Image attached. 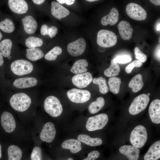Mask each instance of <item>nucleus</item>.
<instances>
[{
	"instance_id": "24",
	"label": "nucleus",
	"mask_w": 160,
	"mask_h": 160,
	"mask_svg": "<svg viewBox=\"0 0 160 160\" xmlns=\"http://www.w3.org/2000/svg\"><path fill=\"white\" fill-rule=\"evenodd\" d=\"M88 65V63L86 60L79 59L75 62L70 71L72 73L76 74L85 73L87 71L86 67Z\"/></svg>"
},
{
	"instance_id": "5",
	"label": "nucleus",
	"mask_w": 160,
	"mask_h": 160,
	"mask_svg": "<svg viewBox=\"0 0 160 160\" xmlns=\"http://www.w3.org/2000/svg\"><path fill=\"white\" fill-rule=\"evenodd\" d=\"M150 101L148 96L146 94H141L134 98L129 109V113L132 115L138 114L147 107Z\"/></svg>"
},
{
	"instance_id": "31",
	"label": "nucleus",
	"mask_w": 160,
	"mask_h": 160,
	"mask_svg": "<svg viewBox=\"0 0 160 160\" xmlns=\"http://www.w3.org/2000/svg\"><path fill=\"white\" fill-rule=\"evenodd\" d=\"M12 45V42L9 39H4L0 42V50L3 56L7 57L10 55Z\"/></svg>"
},
{
	"instance_id": "25",
	"label": "nucleus",
	"mask_w": 160,
	"mask_h": 160,
	"mask_svg": "<svg viewBox=\"0 0 160 160\" xmlns=\"http://www.w3.org/2000/svg\"><path fill=\"white\" fill-rule=\"evenodd\" d=\"M77 139L80 141L91 146H96L101 145L102 140L98 137L91 138L86 134H81L78 136Z\"/></svg>"
},
{
	"instance_id": "44",
	"label": "nucleus",
	"mask_w": 160,
	"mask_h": 160,
	"mask_svg": "<svg viewBox=\"0 0 160 160\" xmlns=\"http://www.w3.org/2000/svg\"><path fill=\"white\" fill-rule=\"evenodd\" d=\"M160 44L158 45L156 47L154 52V55L156 58L160 61Z\"/></svg>"
},
{
	"instance_id": "28",
	"label": "nucleus",
	"mask_w": 160,
	"mask_h": 160,
	"mask_svg": "<svg viewBox=\"0 0 160 160\" xmlns=\"http://www.w3.org/2000/svg\"><path fill=\"white\" fill-rule=\"evenodd\" d=\"M8 160H21L22 151L20 149L15 145H11L8 148Z\"/></svg>"
},
{
	"instance_id": "6",
	"label": "nucleus",
	"mask_w": 160,
	"mask_h": 160,
	"mask_svg": "<svg viewBox=\"0 0 160 160\" xmlns=\"http://www.w3.org/2000/svg\"><path fill=\"white\" fill-rule=\"evenodd\" d=\"M108 115L101 113L88 119L86 124V128L89 131H92L102 129L108 121Z\"/></svg>"
},
{
	"instance_id": "33",
	"label": "nucleus",
	"mask_w": 160,
	"mask_h": 160,
	"mask_svg": "<svg viewBox=\"0 0 160 160\" xmlns=\"http://www.w3.org/2000/svg\"><path fill=\"white\" fill-rule=\"evenodd\" d=\"M92 81L93 83L98 86L99 92L101 94H105L108 92L109 88L105 78L100 76L97 78H94Z\"/></svg>"
},
{
	"instance_id": "47",
	"label": "nucleus",
	"mask_w": 160,
	"mask_h": 160,
	"mask_svg": "<svg viewBox=\"0 0 160 160\" xmlns=\"http://www.w3.org/2000/svg\"><path fill=\"white\" fill-rule=\"evenodd\" d=\"M35 4H41L44 3V0H33L32 1Z\"/></svg>"
},
{
	"instance_id": "16",
	"label": "nucleus",
	"mask_w": 160,
	"mask_h": 160,
	"mask_svg": "<svg viewBox=\"0 0 160 160\" xmlns=\"http://www.w3.org/2000/svg\"><path fill=\"white\" fill-rule=\"evenodd\" d=\"M8 4L10 9L17 14H24L28 10V5L24 0H9Z\"/></svg>"
},
{
	"instance_id": "2",
	"label": "nucleus",
	"mask_w": 160,
	"mask_h": 160,
	"mask_svg": "<svg viewBox=\"0 0 160 160\" xmlns=\"http://www.w3.org/2000/svg\"><path fill=\"white\" fill-rule=\"evenodd\" d=\"M147 137L145 128L142 125H139L135 128L131 132L130 140L133 146L140 148L144 145Z\"/></svg>"
},
{
	"instance_id": "1",
	"label": "nucleus",
	"mask_w": 160,
	"mask_h": 160,
	"mask_svg": "<svg viewBox=\"0 0 160 160\" xmlns=\"http://www.w3.org/2000/svg\"><path fill=\"white\" fill-rule=\"evenodd\" d=\"M9 102L11 106L14 110L19 112H23L30 106L31 100L26 94L20 92L12 95Z\"/></svg>"
},
{
	"instance_id": "27",
	"label": "nucleus",
	"mask_w": 160,
	"mask_h": 160,
	"mask_svg": "<svg viewBox=\"0 0 160 160\" xmlns=\"http://www.w3.org/2000/svg\"><path fill=\"white\" fill-rule=\"evenodd\" d=\"M26 57L29 60L35 61L42 58L44 56L43 51L36 47L28 48L26 49Z\"/></svg>"
},
{
	"instance_id": "45",
	"label": "nucleus",
	"mask_w": 160,
	"mask_h": 160,
	"mask_svg": "<svg viewBox=\"0 0 160 160\" xmlns=\"http://www.w3.org/2000/svg\"><path fill=\"white\" fill-rule=\"evenodd\" d=\"M57 1L60 4L65 3L68 5L72 4L75 1V0H57Z\"/></svg>"
},
{
	"instance_id": "54",
	"label": "nucleus",
	"mask_w": 160,
	"mask_h": 160,
	"mask_svg": "<svg viewBox=\"0 0 160 160\" xmlns=\"http://www.w3.org/2000/svg\"><path fill=\"white\" fill-rule=\"evenodd\" d=\"M67 160H73L72 158H70L68 159Z\"/></svg>"
},
{
	"instance_id": "43",
	"label": "nucleus",
	"mask_w": 160,
	"mask_h": 160,
	"mask_svg": "<svg viewBox=\"0 0 160 160\" xmlns=\"http://www.w3.org/2000/svg\"><path fill=\"white\" fill-rule=\"evenodd\" d=\"M49 28L47 25H42L40 30L41 34L43 35H48Z\"/></svg>"
},
{
	"instance_id": "53",
	"label": "nucleus",
	"mask_w": 160,
	"mask_h": 160,
	"mask_svg": "<svg viewBox=\"0 0 160 160\" xmlns=\"http://www.w3.org/2000/svg\"><path fill=\"white\" fill-rule=\"evenodd\" d=\"M11 56L10 55L8 57H7L8 59L9 60H10L11 58Z\"/></svg>"
},
{
	"instance_id": "37",
	"label": "nucleus",
	"mask_w": 160,
	"mask_h": 160,
	"mask_svg": "<svg viewBox=\"0 0 160 160\" xmlns=\"http://www.w3.org/2000/svg\"><path fill=\"white\" fill-rule=\"evenodd\" d=\"M42 153L41 148L39 146H35L33 149L31 154V160H41Z\"/></svg>"
},
{
	"instance_id": "36",
	"label": "nucleus",
	"mask_w": 160,
	"mask_h": 160,
	"mask_svg": "<svg viewBox=\"0 0 160 160\" xmlns=\"http://www.w3.org/2000/svg\"><path fill=\"white\" fill-rule=\"evenodd\" d=\"M62 49L61 47L56 46L48 52L44 56V58L49 61L56 60L58 55L61 54Z\"/></svg>"
},
{
	"instance_id": "42",
	"label": "nucleus",
	"mask_w": 160,
	"mask_h": 160,
	"mask_svg": "<svg viewBox=\"0 0 160 160\" xmlns=\"http://www.w3.org/2000/svg\"><path fill=\"white\" fill-rule=\"evenodd\" d=\"M57 31L58 29L56 27L52 26L49 28L48 35L51 38H52L55 36Z\"/></svg>"
},
{
	"instance_id": "46",
	"label": "nucleus",
	"mask_w": 160,
	"mask_h": 160,
	"mask_svg": "<svg viewBox=\"0 0 160 160\" xmlns=\"http://www.w3.org/2000/svg\"><path fill=\"white\" fill-rule=\"evenodd\" d=\"M150 1L156 5H160V0H150Z\"/></svg>"
},
{
	"instance_id": "3",
	"label": "nucleus",
	"mask_w": 160,
	"mask_h": 160,
	"mask_svg": "<svg viewBox=\"0 0 160 160\" xmlns=\"http://www.w3.org/2000/svg\"><path fill=\"white\" fill-rule=\"evenodd\" d=\"M44 108L46 112L51 116L57 117L62 113L63 109L59 99L53 96L48 97L44 102Z\"/></svg>"
},
{
	"instance_id": "13",
	"label": "nucleus",
	"mask_w": 160,
	"mask_h": 160,
	"mask_svg": "<svg viewBox=\"0 0 160 160\" xmlns=\"http://www.w3.org/2000/svg\"><path fill=\"white\" fill-rule=\"evenodd\" d=\"M1 125L5 131L8 133L13 132L15 129L16 122L12 115L7 111H4L1 117Z\"/></svg>"
},
{
	"instance_id": "50",
	"label": "nucleus",
	"mask_w": 160,
	"mask_h": 160,
	"mask_svg": "<svg viewBox=\"0 0 160 160\" xmlns=\"http://www.w3.org/2000/svg\"><path fill=\"white\" fill-rule=\"evenodd\" d=\"M1 156H2V154H1V146L0 144V159L1 158Z\"/></svg>"
},
{
	"instance_id": "19",
	"label": "nucleus",
	"mask_w": 160,
	"mask_h": 160,
	"mask_svg": "<svg viewBox=\"0 0 160 160\" xmlns=\"http://www.w3.org/2000/svg\"><path fill=\"white\" fill-rule=\"evenodd\" d=\"M120 35L124 40H129L132 36L133 29L128 22L123 20L120 22L118 25Z\"/></svg>"
},
{
	"instance_id": "29",
	"label": "nucleus",
	"mask_w": 160,
	"mask_h": 160,
	"mask_svg": "<svg viewBox=\"0 0 160 160\" xmlns=\"http://www.w3.org/2000/svg\"><path fill=\"white\" fill-rule=\"evenodd\" d=\"M105 104L104 98L100 97L97 98L96 100L92 102L88 107L89 112L94 114L98 112L104 107Z\"/></svg>"
},
{
	"instance_id": "15",
	"label": "nucleus",
	"mask_w": 160,
	"mask_h": 160,
	"mask_svg": "<svg viewBox=\"0 0 160 160\" xmlns=\"http://www.w3.org/2000/svg\"><path fill=\"white\" fill-rule=\"evenodd\" d=\"M51 4V13L57 19L61 20L69 14V10L59 3L52 1Z\"/></svg>"
},
{
	"instance_id": "51",
	"label": "nucleus",
	"mask_w": 160,
	"mask_h": 160,
	"mask_svg": "<svg viewBox=\"0 0 160 160\" xmlns=\"http://www.w3.org/2000/svg\"><path fill=\"white\" fill-rule=\"evenodd\" d=\"M86 1H90V2H92V1H97V0H87Z\"/></svg>"
},
{
	"instance_id": "14",
	"label": "nucleus",
	"mask_w": 160,
	"mask_h": 160,
	"mask_svg": "<svg viewBox=\"0 0 160 160\" xmlns=\"http://www.w3.org/2000/svg\"><path fill=\"white\" fill-rule=\"evenodd\" d=\"M149 115L152 121L155 124L160 123V100H153L149 107Z\"/></svg>"
},
{
	"instance_id": "52",
	"label": "nucleus",
	"mask_w": 160,
	"mask_h": 160,
	"mask_svg": "<svg viewBox=\"0 0 160 160\" xmlns=\"http://www.w3.org/2000/svg\"><path fill=\"white\" fill-rule=\"evenodd\" d=\"M2 37V34L1 33V32L0 31V41Z\"/></svg>"
},
{
	"instance_id": "39",
	"label": "nucleus",
	"mask_w": 160,
	"mask_h": 160,
	"mask_svg": "<svg viewBox=\"0 0 160 160\" xmlns=\"http://www.w3.org/2000/svg\"><path fill=\"white\" fill-rule=\"evenodd\" d=\"M115 63H126L130 62L132 60L131 58L127 55H119L113 59Z\"/></svg>"
},
{
	"instance_id": "9",
	"label": "nucleus",
	"mask_w": 160,
	"mask_h": 160,
	"mask_svg": "<svg viewBox=\"0 0 160 160\" xmlns=\"http://www.w3.org/2000/svg\"><path fill=\"white\" fill-rule=\"evenodd\" d=\"M126 10L127 15L133 19L143 20L147 17L145 10L137 4L133 3L129 4L126 6Z\"/></svg>"
},
{
	"instance_id": "11",
	"label": "nucleus",
	"mask_w": 160,
	"mask_h": 160,
	"mask_svg": "<svg viewBox=\"0 0 160 160\" xmlns=\"http://www.w3.org/2000/svg\"><path fill=\"white\" fill-rule=\"evenodd\" d=\"M56 134L54 124L52 122H48L44 125L40 134V137L42 141L50 143L54 140Z\"/></svg>"
},
{
	"instance_id": "22",
	"label": "nucleus",
	"mask_w": 160,
	"mask_h": 160,
	"mask_svg": "<svg viewBox=\"0 0 160 160\" xmlns=\"http://www.w3.org/2000/svg\"><path fill=\"white\" fill-rule=\"evenodd\" d=\"M119 18L118 10L115 8L111 9L110 13L102 18L101 23L102 25L106 26L108 24L113 25L118 22Z\"/></svg>"
},
{
	"instance_id": "12",
	"label": "nucleus",
	"mask_w": 160,
	"mask_h": 160,
	"mask_svg": "<svg viewBox=\"0 0 160 160\" xmlns=\"http://www.w3.org/2000/svg\"><path fill=\"white\" fill-rule=\"evenodd\" d=\"M93 78L92 74L89 72L76 74L72 79L73 84L80 88L86 87L92 81Z\"/></svg>"
},
{
	"instance_id": "8",
	"label": "nucleus",
	"mask_w": 160,
	"mask_h": 160,
	"mask_svg": "<svg viewBox=\"0 0 160 160\" xmlns=\"http://www.w3.org/2000/svg\"><path fill=\"white\" fill-rule=\"evenodd\" d=\"M67 95L71 102L77 103H84L91 97V94L89 91L76 88L69 90L67 92Z\"/></svg>"
},
{
	"instance_id": "48",
	"label": "nucleus",
	"mask_w": 160,
	"mask_h": 160,
	"mask_svg": "<svg viewBox=\"0 0 160 160\" xmlns=\"http://www.w3.org/2000/svg\"><path fill=\"white\" fill-rule=\"evenodd\" d=\"M4 60L3 56L0 51V66H1L4 63Z\"/></svg>"
},
{
	"instance_id": "35",
	"label": "nucleus",
	"mask_w": 160,
	"mask_h": 160,
	"mask_svg": "<svg viewBox=\"0 0 160 160\" xmlns=\"http://www.w3.org/2000/svg\"><path fill=\"white\" fill-rule=\"evenodd\" d=\"M43 43L41 39L34 36L28 37L25 41V45L29 48L41 47Z\"/></svg>"
},
{
	"instance_id": "18",
	"label": "nucleus",
	"mask_w": 160,
	"mask_h": 160,
	"mask_svg": "<svg viewBox=\"0 0 160 160\" xmlns=\"http://www.w3.org/2000/svg\"><path fill=\"white\" fill-rule=\"evenodd\" d=\"M37 83V79L34 77H24L15 79L13 83V85L16 88L23 89L34 87Z\"/></svg>"
},
{
	"instance_id": "40",
	"label": "nucleus",
	"mask_w": 160,
	"mask_h": 160,
	"mask_svg": "<svg viewBox=\"0 0 160 160\" xmlns=\"http://www.w3.org/2000/svg\"><path fill=\"white\" fill-rule=\"evenodd\" d=\"M142 65V62L138 60H135L126 67L125 71L127 73H129L134 68L140 67Z\"/></svg>"
},
{
	"instance_id": "17",
	"label": "nucleus",
	"mask_w": 160,
	"mask_h": 160,
	"mask_svg": "<svg viewBox=\"0 0 160 160\" xmlns=\"http://www.w3.org/2000/svg\"><path fill=\"white\" fill-rule=\"evenodd\" d=\"M119 151L129 160H137L139 158L140 150L138 148L133 146L123 145L120 148Z\"/></svg>"
},
{
	"instance_id": "10",
	"label": "nucleus",
	"mask_w": 160,
	"mask_h": 160,
	"mask_svg": "<svg viewBox=\"0 0 160 160\" xmlns=\"http://www.w3.org/2000/svg\"><path fill=\"white\" fill-rule=\"evenodd\" d=\"M86 44L85 39L80 38L69 43L67 47L69 53L73 56H77L82 54L85 51Z\"/></svg>"
},
{
	"instance_id": "4",
	"label": "nucleus",
	"mask_w": 160,
	"mask_h": 160,
	"mask_svg": "<svg viewBox=\"0 0 160 160\" xmlns=\"http://www.w3.org/2000/svg\"><path fill=\"white\" fill-rule=\"evenodd\" d=\"M117 41L116 35L111 31L102 29L100 30L97 33V42L101 47L104 48L112 47L116 44Z\"/></svg>"
},
{
	"instance_id": "32",
	"label": "nucleus",
	"mask_w": 160,
	"mask_h": 160,
	"mask_svg": "<svg viewBox=\"0 0 160 160\" xmlns=\"http://www.w3.org/2000/svg\"><path fill=\"white\" fill-rule=\"evenodd\" d=\"M120 71V68L118 63L114 62L112 59L110 67L105 70L104 74L107 77H112L118 75Z\"/></svg>"
},
{
	"instance_id": "41",
	"label": "nucleus",
	"mask_w": 160,
	"mask_h": 160,
	"mask_svg": "<svg viewBox=\"0 0 160 160\" xmlns=\"http://www.w3.org/2000/svg\"><path fill=\"white\" fill-rule=\"evenodd\" d=\"M100 155L99 152L97 151H93L90 152L87 157L83 160H95L99 157Z\"/></svg>"
},
{
	"instance_id": "55",
	"label": "nucleus",
	"mask_w": 160,
	"mask_h": 160,
	"mask_svg": "<svg viewBox=\"0 0 160 160\" xmlns=\"http://www.w3.org/2000/svg\"><path fill=\"white\" fill-rule=\"evenodd\" d=\"M160 37H159V43L160 42Z\"/></svg>"
},
{
	"instance_id": "30",
	"label": "nucleus",
	"mask_w": 160,
	"mask_h": 160,
	"mask_svg": "<svg viewBox=\"0 0 160 160\" xmlns=\"http://www.w3.org/2000/svg\"><path fill=\"white\" fill-rule=\"evenodd\" d=\"M121 83L120 78L116 76L110 77L108 84L110 91L114 94H117L119 92Z\"/></svg>"
},
{
	"instance_id": "23",
	"label": "nucleus",
	"mask_w": 160,
	"mask_h": 160,
	"mask_svg": "<svg viewBox=\"0 0 160 160\" xmlns=\"http://www.w3.org/2000/svg\"><path fill=\"white\" fill-rule=\"evenodd\" d=\"M61 146L64 149H69L72 153H77L82 149L81 142L76 139H70L64 141Z\"/></svg>"
},
{
	"instance_id": "34",
	"label": "nucleus",
	"mask_w": 160,
	"mask_h": 160,
	"mask_svg": "<svg viewBox=\"0 0 160 160\" xmlns=\"http://www.w3.org/2000/svg\"><path fill=\"white\" fill-rule=\"evenodd\" d=\"M14 24L11 20L7 18L0 22V29L7 33L12 32L15 29Z\"/></svg>"
},
{
	"instance_id": "49",
	"label": "nucleus",
	"mask_w": 160,
	"mask_h": 160,
	"mask_svg": "<svg viewBox=\"0 0 160 160\" xmlns=\"http://www.w3.org/2000/svg\"><path fill=\"white\" fill-rule=\"evenodd\" d=\"M160 23H159V24H158L157 26V27H156V29H157V30L158 31H160Z\"/></svg>"
},
{
	"instance_id": "7",
	"label": "nucleus",
	"mask_w": 160,
	"mask_h": 160,
	"mask_svg": "<svg viewBox=\"0 0 160 160\" xmlns=\"http://www.w3.org/2000/svg\"><path fill=\"white\" fill-rule=\"evenodd\" d=\"M11 69L12 72L18 76L28 74L33 70L32 64L28 61L23 60H16L11 64Z\"/></svg>"
},
{
	"instance_id": "38",
	"label": "nucleus",
	"mask_w": 160,
	"mask_h": 160,
	"mask_svg": "<svg viewBox=\"0 0 160 160\" xmlns=\"http://www.w3.org/2000/svg\"><path fill=\"white\" fill-rule=\"evenodd\" d=\"M135 58L139 61L142 63L145 62L147 60V55L143 53L137 47L134 49Z\"/></svg>"
},
{
	"instance_id": "21",
	"label": "nucleus",
	"mask_w": 160,
	"mask_h": 160,
	"mask_svg": "<svg viewBox=\"0 0 160 160\" xmlns=\"http://www.w3.org/2000/svg\"><path fill=\"white\" fill-rule=\"evenodd\" d=\"M25 32L28 34L34 33L37 27V23L36 20L32 16L28 15L22 20Z\"/></svg>"
},
{
	"instance_id": "20",
	"label": "nucleus",
	"mask_w": 160,
	"mask_h": 160,
	"mask_svg": "<svg viewBox=\"0 0 160 160\" xmlns=\"http://www.w3.org/2000/svg\"><path fill=\"white\" fill-rule=\"evenodd\" d=\"M160 158V141L152 144L144 156V160H157Z\"/></svg>"
},
{
	"instance_id": "26",
	"label": "nucleus",
	"mask_w": 160,
	"mask_h": 160,
	"mask_svg": "<svg viewBox=\"0 0 160 160\" xmlns=\"http://www.w3.org/2000/svg\"><path fill=\"white\" fill-rule=\"evenodd\" d=\"M142 75L139 74L135 76L130 80L129 87L132 88L133 92L136 93L140 91L143 86Z\"/></svg>"
}]
</instances>
